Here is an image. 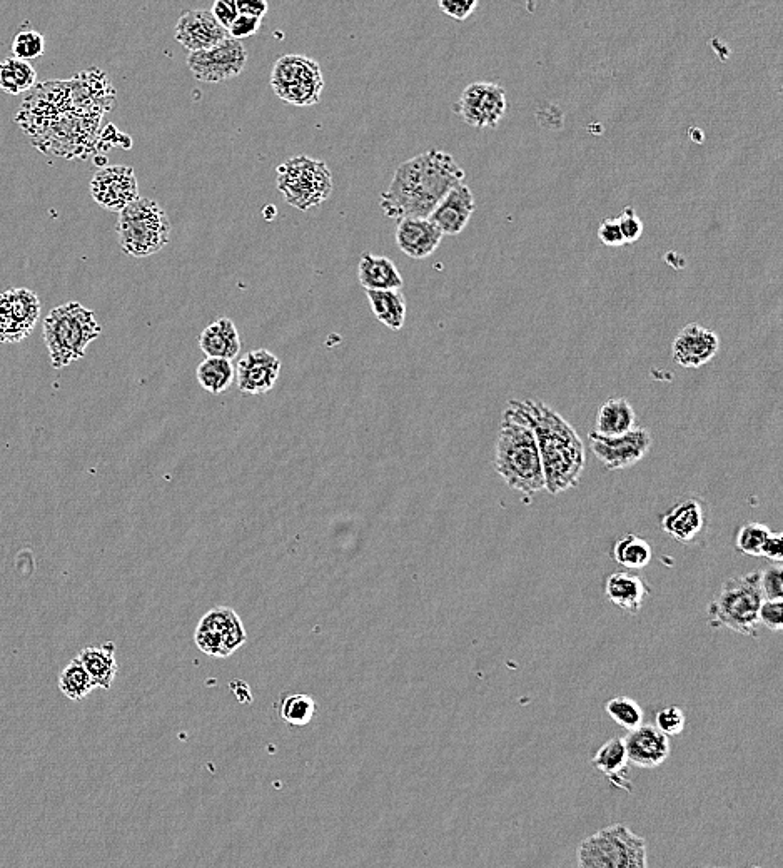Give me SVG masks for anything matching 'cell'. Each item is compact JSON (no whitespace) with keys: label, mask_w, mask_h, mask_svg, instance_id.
<instances>
[{"label":"cell","mask_w":783,"mask_h":868,"mask_svg":"<svg viewBox=\"0 0 783 868\" xmlns=\"http://www.w3.org/2000/svg\"><path fill=\"white\" fill-rule=\"evenodd\" d=\"M628 763L630 762H628L625 743L620 737L610 738L608 742L603 743L592 758V765L598 772H602L615 787L630 793L632 782L628 773Z\"/></svg>","instance_id":"83f0119b"},{"label":"cell","mask_w":783,"mask_h":868,"mask_svg":"<svg viewBox=\"0 0 783 868\" xmlns=\"http://www.w3.org/2000/svg\"><path fill=\"white\" fill-rule=\"evenodd\" d=\"M637 424V414L625 398H610L602 404L597 414L593 433L603 438H615L632 431Z\"/></svg>","instance_id":"f546056e"},{"label":"cell","mask_w":783,"mask_h":868,"mask_svg":"<svg viewBox=\"0 0 783 868\" xmlns=\"http://www.w3.org/2000/svg\"><path fill=\"white\" fill-rule=\"evenodd\" d=\"M443 234L430 219H401L396 228V244L411 259L430 258L441 244Z\"/></svg>","instance_id":"cb8c5ba5"},{"label":"cell","mask_w":783,"mask_h":868,"mask_svg":"<svg viewBox=\"0 0 783 868\" xmlns=\"http://www.w3.org/2000/svg\"><path fill=\"white\" fill-rule=\"evenodd\" d=\"M194 640L209 657L226 658L246 643V631L236 611L219 606L199 621Z\"/></svg>","instance_id":"8fae6325"},{"label":"cell","mask_w":783,"mask_h":868,"mask_svg":"<svg viewBox=\"0 0 783 868\" xmlns=\"http://www.w3.org/2000/svg\"><path fill=\"white\" fill-rule=\"evenodd\" d=\"M236 9H238L239 16L263 19L269 6L266 0H236Z\"/></svg>","instance_id":"816d5d0a"},{"label":"cell","mask_w":783,"mask_h":868,"mask_svg":"<svg viewBox=\"0 0 783 868\" xmlns=\"http://www.w3.org/2000/svg\"><path fill=\"white\" fill-rule=\"evenodd\" d=\"M91 194L107 211L121 212L139 199L136 171L129 166L102 167L92 177Z\"/></svg>","instance_id":"2e32d148"},{"label":"cell","mask_w":783,"mask_h":868,"mask_svg":"<svg viewBox=\"0 0 783 868\" xmlns=\"http://www.w3.org/2000/svg\"><path fill=\"white\" fill-rule=\"evenodd\" d=\"M605 595L612 605L630 615H637L647 598L648 586L640 576L632 575L628 571H615L608 576Z\"/></svg>","instance_id":"4316f807"},{"label":"cell","mask_w":783,"mask_h":868,"mask_svg":"<svg viewBox=\"0 0 783 868\" xmlns=\"http://www.w3.org/2000/svg\"><path fill=\"white\" fill-rule=\"evenodd\" d=\"M662 530L672 540L688 545L702 535L708 525V505L700 496L678 501L662 516Z\"/></svg>","instance_id":"ffe728a7"},{"label":"cell","mask_w":783,"mask_h":868,"mask_svg":"<svg viewBox=\"0 0 783 868\" xmlns=\"http://www.w3.org/2000/svg\"><path fill=\"white\" fill-rule=\"evenodd\" d=\"M588 440L593 455L610 471L625 470L637 465L652 446V436L645 428H633L627 434L615 438H603L590 433Z\"/></svg>","instance_id":"9a60e30c"},{"label":"cell","mask_w":783,"mask_h":868,"mask_svg":"<svg viewBox=\"0 0 783 868\" xmlns=\"http://www.w3.org/2000/svg\"><path fill=\"white\" fill-rule=\"evenodd\" d=\"M6 294L17 321L21 323L22 328L32 333L41 313V301L37 298V294L26 288L11 289L6 291Z\"/></svg>","instance_id":"d590c367"},{"label":"cell","mask_w":783,"mask_h":868,"mask_svg":"<svg viewBox=\"0 0 783 868\" xmlns=\"http://www.w3.org/2000/svg\"><path fill=\"white\" fill-rule=\"evenodd\" d=\"M475 211V196L470 187L458 184L443 197L428 219L440 229L443 236H458L465 231Z\"/></svg>","instance_id":"7402d4cb"},{"label":"cell","mask_w":783,"mask_h":868,"mask_svg":"<svg viewBox=\"0 0 783 868\" xmlns=\"http://www.w3.org/2000/svg\"><path fill=\"white\" fill-rule=\"evenodd\" d=\"M782 600H763L758 611V623L772 631L782 630Z\"/></svg>","instance_id":"f6af8a7d"},{"label":"cell","mask_w":783,"mask_h":868,"mask_svg":"<svg viewBox=\"0 0 783 868\" xmlns=\"http://www.w3.org/2000/svg\"><path fill=\"white\" fill-rule=\"evenodd\" d=\"M374 318L386 328L400 331L406 321L405 294L400 291H366Z\"/></svg>","instance_id":"4dcf8cb0"},{"label":"cell","mask_w":783,"mask_h":868,"mask_svg":"<svg viewBox=\"0 0 783 868\" xmlns=\"http://www.w3.org/2000/svg\"><path fill=\"white\" fill-rule=\"evenodd\" d=\"M96 688L77 657L59 675V690L72 702H81Z\"/></svg>","instance_id":"e575fe53"},{"label":"cell","mask_w":783,"mask_h":868,"mask_svg":"<svg viewBox=\"0 0 783 868\" xmlns=\"http://www.w3.org/2000/svg\"><path fill=\"white\" fill-rule=\"evenodd\" d=\"M657 728L663 735L667 737H677L682 735L683 730L687 728V717L680 707H667L657 713Z\"/></svg>","instance_id":"7bdbcfd3"},{"label":"cell","mask_w":783,"mask_h":868,"mask_svg":"<svg viewBox=\"0 0 783 868\" xmlns=\"http://www.w3.org/2000/svg\"><path fill=\"white\" fill-rule=\"evenodd\" d=\"M495 468L501 480L521 495L545 491V476L535 433L526 419L508 404L496 440Z\"/></svg>","instance_id":"3957f363"},{"label":"cell","mask_w":783,"mask_h":868,"mask_svg":"<svg viewBox=\"0 0 783 868\" xmlns=\"http://www.w3.org/2000/svg\"><path fill=\"white\" fill-rule=\"evenodd\" d=\"M71 86V112L77 116L101 117L112 109L116 94L106 74L97 69L81 72L69 81Z\"/></svg>","instance_id":"e0dca14e"},{"label":"cell","mask_w":783,"mask_h":868,"mask_svg":"<svg viewBox=\"0 0 783 868\" xmlns=\"http://www.w3.org/2000/svg\"><path fill=\"white\" fill-rule=\"evenodd\" d=\"M510 406L526 419L535 433L545 491L556 496L580 485L586 456L576 429L558 411L535 399H513Z\"/></svg>","instance_id":"7a4b0ae2"},{"label":"cell","mask_w":783,"mask_h":868,"mask_svg":"<svg viewBox=\"0 0 783 868\" xmlns=\"http://www.w3.org/2000/svg\"><path fill=\"white\" fill-rule=\"evenodd\" d=\"M605 712L608 717L612 718L613 722L617 723L618 727L625 728L628 732H632L635 728L643 725V710L633 698L630 697H615L608 700L605 705Z\"/></svg>","instance_id":"8d00e7d4"},{"label":"cell","mask_w":783,"mask_h":868,"mask_svg":"<svg viewBox=\"0 0 783 868\" xmlns=\"http://www.w3.org/2000/svg\"><path fill=\"white\" fill-rule=\"evenodd\" d=\"M359 283L366 291H400L405 279L386 256L364 253L358 266Z\"/></svg>","instance_id":"d4e9b609"},{"label":"cell","mask_w":783,"mask_h":868,"mask_svg":"<svg viewBox=\"0 0 783 868\" xmlns=\"http://www.w3.org/2000/svg\"><path fill=\"white\" fill-rule=\"evenodd\" d=\"M768 535H770V528L762 525V523L752 521V523L743 525L738 530L737 538H735L738 553L747 556H760L763 543L767 540Z\"/></svg>","instance_id":"f35d334b"},{"label":"cell","mask_w":783,"mask_h":868,"mask_svg":"<svg viewBox=\"0 0 783 868\" xmlns=\"http://www.w3.org/2000/svg\"><path fill=\"white\" fill-rule=\"evenodd\" d=\"M762 603L760 571L728 578L708 606L710 626L757 638L758 611Z\"/></svg>","instance_id":"5b68a950"},{"label":"cell","mask_w":783,"mask_h":868,"mask_svg":"<svg viewBox=\"0 0 783 868\" xmlns=\"http://www.w3.org/2000/svg\"><path fill=\"white\" fill-rule=\"evenodd\" d=\"M617 221L625 244L637 243L638 239L642 238L643 221L633 207H625L622 214L617 217Z\"/></svg>","instance_id":"ee69618b"},{"label":"cell","mask_w":783,"mask_h":868,"mask_svg":"<svg viewBox=\"0 0 783 868\" xmlns=\"http://www.w3.org/2000/svg\"><path fill=\"white\" fill-rule=\"evenodd\" d=\"M117 236L121 249L131 258H149L169 244L171 223L156 201L139 197L119 212Z\"/></svg>","instance_id":"52a82bcc"},{"label":"cell","mask_w":783,"mask_h":868,"mask_svg":"<svg viewBox=\"0 0 783 868\" xmlns=\"http://www.w3.org/2000/svg\"><path fill=\"white\" fill-rule=\"evenodd\" d=\"M37 84V72L31 66V62L19 61L14 57H7L0 62V89L19 96L29 91Z\"/></svg>","instance_id":"1f68e13d"},{"label":"cell","mask_w":783,"mask_h":868,"mask_svg":"<svg viewBox=\"0 0 783 868\" xmlns=\"http://www.w3.org/2000/svg\"><path fill=\"white\" fill-rule=\"evenodd\" d=\"M271 87L279 99L298 107L318 104L324 77L318 62L311 57L288 54L279 57L271 72Z\"/></svg>","instance_id":"9c48e42d"},{"label":"cell","mask_w":783,"mask_h":868,"mask_svg":"<svg viewBox=\"0 0 783 868\" xmlns=\"http://www.w3.org/2000/svg\"><path fill=\"white\" fill-rule=\"evenodd\" d=\"M760 556L773 561V563H780V561H782L783 535L780 531H770V535H768L767 540L763 543L762 553H760Z\"/></svg>","instance_id":"f907efd6"},{"label":"cell","mask_w":783,"mask_h":868,"mask_svg":"<svg viewBox=\"0 0 783 868\" xmlns=\"http://www.w3.org/2000/svg\"><path fill=\"white\" fill-rule=\"evenodd\" d=\"M438 6L446 16L453 17L456 21H466L478 7V0H441Z\"/></svg>","instance_id":"bcb514c9"},{"label":"cell","mask_w":783,"mask_h":868,"mask_svg":"<svg viewBox=\"0 0 783 868\" xmlns=\"http://www.w3.org/2000/svg\"><path fill=\"white\" fill-rule=\"evenodd\" d=\"M578 868H648L647 840L623 823L593 833L576 850Z\"/></svg>","instance_id":"8992f818"},{"label":"cell","mask_w":783,"mask_h":868,"mask_svg":"<svg viewBox=\"0 0 783 868\" xmlns=\"http://www.w3.org/2000/svg\"><path fill=\"white\" fill-rule=\"evenodd\" d=\"M248 64V51L243 42L228 37L218 46L206 51L191 52L187 56V67L196 81L204 84H219L231 81L244 71Z\"/></svg>","instance_id":"7c38bea8"},{"label":"cell","mask_w":783,"mask_h":868,"mask_svg":"<svg viewBox=\"0 0 783 868\" xmlns=\"http://www.w3.org/2000/svg\"><path fill=\"white\" fill-rule=\"evenodd\" d=\"M77 660L86 668L96 688L109 690L112 687L119 672L114 643L107 641L101 646H87L77 655Z\"/></svg>","instance_id":"f1b7e54d"},{"label":"cell","mask_w":783,"mask_h":868,"mask_svg":"<svg viewBox=\"0 0 783 868\" xmlns=\"http://www.w3.org/2000/svg\"><path fill=\"white\" fill-rule=\"evenodd\" d=\"M201 388L211 394H221L233 384L234 364L228 359L206 358L196 371Z\"/></svg>","instance_id":"d6a6232c"},{"label":"cell","mask_w":783,"mask_h":868,"mask_svg":"<svg viewBox=\"0 0 783 868\" xmlns=\"http://www.w3.org/2000/svg\"><path fill=\"white\" fill-rule=\"evenodd\" d=\"M101 333L96 314L81 303L61 304L52 309L44 319V341L52 368H66L84 358L89 344Z\"/></svg>","instance_id":"277c9868"},{"label":"cell","mask_w":783,"mask_h":868,"mask_svg":"<svg viewBox=\"0 0 783 868\" xmlns=\"http://www.w3.org/2000/svg\"><path fill=\"white\" fill-rule=\"evenodd\" d=\"M760 590H762L763 600H782V563H770L760 570Z\"/></svg>","instance_id":"b9f144b4"},{"label":"cell","mask_w":783,"mask_h":868,"mask_svg":"<svg viewBox=\"0 0 783 868\" xmlns=\"http://www.w3.org/2000/svg\"><path fill=\"white\" fill-rule=\"evenodd\" d=\"M29 334L31 333L22 328L21 323L12 313L7 294H0V343H21L22 339H26Z\"/></svg>","instance_id":"60d3db41"},{"label":"cell","mask_w":783,"mask_h":868,"mask_svg":"<svg viewBox=\"0 0 783 868\" xmlns=\"http://www.w3.org/2000/svg\"><path fill=\"white\" fill-rule=\"evenodd\" d=\"M456 111L471 127L493 129L506 112V91L493 82H473L461 92Z\"/></svg>","instance_id":"5bb4252c"},{"label":"cell","mask_w":783,"mask_h":868,"mask_svg":"<svg viewBox=\"0 0 783 868\" xmlns=\"http://www.w3.org/2000/svg\"><path fill=\"white\" fill-rule=\"evenodd\" d=\"M71 112V86L69 81H51L39 84L36 91L22 102L17 124L34 137L61 114Z\"/></svg>","instance_id":"4fadbf2b"},{"label":"cell","mask_w":783,"mask_h":868,"mask_svg":"<svg viewBox=\"0 0 783 868\" xmlns=\"http://www.w3.org/2000/svg\"><path fill=\"white\" fill-rule=\"evenodd\" d=\"M211 14L218 21L219 26L228 31L229 27L233 26V22L239 16L238 9H236V0H218V2H214Z\"/></svg>","instance_id":"7dc6e473"},{"label":"cell","mask_w":783,"mask_h":868,"mask_svg":"<svg viewBox=\"0 0 783 868\" xmlns=\"http://www.w3.org/2000/svg\"><path fill=\"white\" fill-rule=\"evenodd\" d=\"M101 117L77 116L74 112H66L52 119L32 142L37 149L49 156L86 157L82 149L91 147L92 136L96 134Z\"/></svg>","instance_id":"30bf717a"},{"label":"cell","mask_w":783,"mask_h":868,"mask_svg":"<svg viewBox=\"0 0 783 868\" xmlns=\"http://www.w3.org/2000/svg\"><path fill=\"white\" fill-rule=\"evenodd\" d=\"M199 348L206 358L233 359L238 358L241 351V338L234 321L229 318H219L209 324L199 336Z\"/></svg>","instance_id":"484cf974"},{"label":"cell","mask_w":783,"mask_h":868,"mask_svg":"<svg viewBox=\"0 0 783 868\" xmlns=\"http://www.w3.org/2000/svg\"><path fill=\"white\" fill-rule=\"evenodd\" d=\"M690 868H723V867H700V865H695V867ZM748 868H760V867H748Z\"/></svg>","instance_id":"f5cc1de1"},{"label":"cell","mask_w":783,"mask_h":868,"mask_svg":"<svg viewBox=\"0 0 783 868\" xmlns=\"http://www.w3.org/2000/svg\"><path fill=\"white\" fill-rule=\"evenodd\" d=\"M652 546L637 535H625L615 543L613 556L618 565L628 570H642L652 561Z\"/></svg>","instance_id":"836d02e7"},{"label":"cell","mask_w":783,"mask_h":868,"mask_svg":"<svg viewBox=\"0 0 783 868\" xmlns=\"http://www.w3.org/2000/svg\"><path fill=\"white\" fill-rule=\"evenodd\" d=\"M465 181L463 167L440 149L411 157L395 171L388 189L381 192L379 206L391 219H428L443 197Z\"/></svg>","instance_id":"6da1fadb"},{"label":"cell","mask_w":783,"mask_h":868,"mask_svg":"<svg viewBox=\"0 0 783 868\" xmlns=\"http://www.w3.org/2000/svg\"><path fill=\"white\" fill-rule=\"evenodd\" d=\"M628 762L640 768H657L670 757V740L657 727L642 725L623 738Z\"/></svg>","instance_id":"603a6c76"},{"label":"cell","mask_w":783,"mask_h":868,"mask_svg":"<svg viewBox=\"0 0 783 868\" xmlns=\"http://www.w3.org/2000/svg\"><path fill=\"white\" fill-rule=\"evenodd\" d=\"M281 361L268 349H254L244 354L234 368V379L244 394H266L278 383Z\"/></svg>","instance_id":"ac0fdd59"},{"label":"cell","mask_w":783,"mask_h":868,"mask_svg":"<svg viewBox=\"0 0 783 868\" xmlns=\"http://www.w3.org/2000/svg\"><path fill=\"white\" fill-rule=\"evenodd\" d=\"M598 239L608 248H620L625 244L617 219H605L598 228Z\"/></svg>","instance_id":"681fc988"},{"label":"cell","mask_w":783,"mask_h":868,"mask_svg":"<svg viewBox=\"0 0 783 868\" xmlns=\"http://www.w3.org/2000/svg\"><path fill=\"white\" fill-rule=\"evenodd\" d=\"M176 41L191 52L206 51L228 39V31L219 26L211 11L196 9L182 12L174 31Z\"/></svg>","instance_id":"d6986e66"},{"label":"cell","mask_w":783,"mask_h":868,"mask_svg":"<svg viewBox=\"0 0 783 868\" xmlns=\"http://www.w3.org/2000/svg\"><path fill=\"white\" fill-rule=\"evenodd\" d=\"M314 700L308 695H291L284 698L283 705L279 708V715L283 718V722L293 727H303L311 722L314 717Z\"/></svg>","instance_id":"74e56055"},{"label":"cell","mask_w":783,"mask_h":868,"mask_svg":"<svg viewBox=\"0 0 783 868\" xmlns=\"http://www.w3.org/2000/svg\"><path fill=\"white\" fill-rule=\"evenodd\" d=\"M44 51H46V41L37 31L19 32L12 42V57L19 61H34L44 56Z\"/></svg>","instance_id":"ab89813d"},{"label":"cell","mask_w":783,"mask_h":868,"mask_svg":"<svg viewBox=\"0 0 783 868\" xmlns=\"http://www.w3.org/2000/svg\"><path fill=\"white\" fill-rule=\"evenodd\" d=\"M261 27V19L254 17L238 16V19L233 22V26L228 29V36L234 41H243L246 37H251L259 31Z\"/></svg>","instance_id":"c3c4849f"},{"label":"cell","mask_w":783,"mask_h":868,"mask_svg":"<svg viewBox=\"0 0 783 868\" xmlns=\"http://www.w3.org/2000/svg\"><path fill=\"white\" fill-rule=\"evenodd\" d=\"M720 341L712 329L702 324H687L672 344L673 361L683 368H702L717 356Z\"/></svg>","instance_id":"44dd1931"},{"label":"cell","mask_w":783,"mask_h":868,"mask_svg":"<svg viewBox=\"0 0 783 868\" xmlns=\"http://www.w3.org/2000/svg\"><path fill=\"white\" fill-rule=\"evenodd\" d=\"M278 191L299 211L321 206L333 192V174L326 162L308 156L291 157L276 171Z\"/></svg>","instance_id":"ba28073f"}]
</instances>
